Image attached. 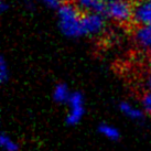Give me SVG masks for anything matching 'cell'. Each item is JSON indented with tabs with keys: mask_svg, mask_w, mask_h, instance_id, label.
<instances>
[{
	"mask_svg": "<svg viewBox=\"0 0 151 151\" xmlns=\"http://www.w3.org/2000/svg\"><path fill=\"white\" fill-rule=\"evenodd\" d=\"M58 25L61 33L68 39L84 37L80 10L74 4H63L56 10Z\"/></svg>",
	"mask_w": 151,
	"mask_h": 151,
	"instance_id": "cell-1",
	"label": "cell"
},
{
	"mask_svg": "<svg viewBox=\"0 0 151 151\" xmlns=\"http://www.w3.org/2000/svg\"><path fill=\"white\" fill-rule=\"evenodd\" d=\"M105 13L111 21L125 24L134 18V6L129 0H110L106 4Z\"/></svg>",
	"mask_w": 151,
	"mask_h": 151,
	"instance_id": "cell-2",
	"label": "cell"
},
{
	"mask_svg": "<svg viewBox=\"0 0 151 151\" xmlns=\"http://www.w3.org/2000/svg\"><path fill=\"white\" fill-rule=\"evenodd\" d=\"M85 104L84 97L80 92L72 93L70 99L67 101V114L65 117V122L68 126L78 125L85 115Z\"/></svg>",
	"mask_w": 151,
	"mask_h": 151,
	"instance_id": "cell-3",
	"label": "cell"
},
{
	"mask_svg": "<svg viewBox=\"0 0 151 151\" xmlns=\"http://www.w3.org/2000/svg\"><path fill=\"white\" fill-rule=\"evenodd\" d=\"M106 18L103 13H85L82 17V28L84 37H97L106 30Z\"/></svg>",
	"mask_w": 151,
	"mask_h": 151,
	"instance_id": "cell-4",
	"label": "cell"
},
{
	"mask_svg": "<svg viewBox=\"0 0 151 151\" xmlns=\"http://www.w3.org/2000/svg\"><path fill=\"white\" fill-rule=\"evenodd\" d=\"M132 20L138 27H151V0H137Z\"/></svg>",
	"mask_w": 151,
	"mask_h": 151,
	"instance_id": "cell-5",
	"label": "cell"
},
{
	"mask_svg": "<svg viewBox=\"0 0 151 151\" xmlns=\"http://www.w3.org/2000/svg\"><path fill=\"white\" fill-rule=\"evenodd\" d=\"M134 39L141 50L151 52V27H138L134 33Z\"/></svg>",
	"mask_w": 151,
	"mask_h": 151,
	"instance_id": "cell-6",
	"label": "cell"
},
{
	"mask_svg": "<svg viewBox=\"0 0 151 151\" xmlns=\"http://www.w3.org/2000/svg\"><path fill=\"white\" fill-rule=\"evenodd\" d=\"M78 10L84 11L85 13L105 12L106 2L103 0H73Z\"/></svg>",
	"mask_w": 151,
	"mask_h": 151,
	"instance_id": "cell-7",
	"label": "cell"
},
{
	"mask_svg": "<svg viewBox=\"0 0 151 151\" xmlns=\"http://www.w3.org/2000/svg\"><path fill=\"white\" fill-rule=\"evenodd\" d=\"M119 110L125 117L134 122H141L145 118V110L129 101H122L119 104Z\"/></svg>",
	"mask_w": 151,
	"mask_h": 151,
	"instance_id": "cell-8",
	"label": "cell"
},
{
	"mask_svg": "<svg viewBox=\"0 0 151 151\" xmlns=\"http://www.w3.org/2000/svg\"><path fill=\"white\" fill-rule=\"evenodd\" d=\"M72 93L70 91V87L64 83H59L53 88L52 92V98L58 104H67V101L71 97Z\"/></svg>",
	"mask_w": 151,
	"mask_h": 151,
	"instance_id": "cell-9",
	"label": "cell"
},
{
	"mask_svg": "<svg viewBox=\"0 0 151 151\" xmlns=\"http://www.w3.org/2000/svg\"><path fill=\"white\" fill-rule=\"evenodd\" d=\"M98 132L104 137V138L108 139L110 141H117L120 138V131L117 127L113 126L110 124L104 122L98 126Z\"/></svg>",
	"mask_w": 151,
	"mask_h": 151,
	"instance_id": "cell-10",
	"label": "cell"
},
{
	"mask_svg": "<svg viewBox=\"0 0 151 151\" xmlns=\"http://www.w3.org/2000/svg\"><path fill=\"white\" fill-rule=\"evenodd\" d=\"M0 146L4 151H19V145L9 134H2L0 136Z\"/></svg>",
	"mask_w": 151,
	"mask_h": 151,
	"instance_id": "cell-11",
	"label": "cell"
},
{
	"mask_svg": "<svg viewBox=\"0 0 151 151\" xmlns=\"http://www.w3.org/2000/svg\"><path fill=\"white\" fill-rule=\"evenodd\" d=\"M10 77V70H9V64L4 56L0 59V82L6 83L9 81Z\"/></svg>",
	"mask_w": 151,
	"mask_h": 151,
	"instance_id": "cell-12",
	"label": "cell"
},
{
	"mask_svg": "<svg viewBox=\"0 0 151 151\" xmlns=\"http://www.w3.org/2000/svg\"><path fill=\"white\" fill-rule=\"evenodd\" d=\"M35 1L43 4L46 8L52 9V10H58L64 4L63 0H35Z\"/></svg>",
	"mask_w": 151,
	"mask_h": 151,
	"instance_id": "cell-13",
	"label": "cell"
},
{
	"mask_svg": "<svg viewBox=\"0 0 151 151\" xmlns=\"http://www.w3.org/2000/svg\"><path fill=\"white\" fill-rule=\"evenodd\" d=\"M141 106L145 113H148L151 115V93L147 92L141 98Z\"/></svg>",
	"mask_w": 151,
	"mask_h": 151,
	"instance_id": "cell-14",
	"label": "cell"
},
{
	"mask_svg": "<svg viewBox=\"0 0 151 151\" xmlns=\"http://www.w3.org/2000/svg\"><path fill=\"white\" fill-rule=\"evenodd\" d=\"M9 8H10V4H9L8 1H6V0H1V1H0V11H1V12L8 11Z\"/></svg>",
	"mask_w": 151,
	"mask_h": 151,
	"instance_id": "cell-15",
	"label": "cell"
},
{
	"mask_svg": "<svg viewBox=\"0 0 151 151\" xmlns=\"http://www.w3.org/2000/svg\"><path fill=\"white\" fill-rule=\"evenodd\" d=\"M145 87L147 88L148 92L151 93V73L146 77V80H145Z\"/></svg>",
	"mask_w": 151,
	"mask_h": 151,
	"instance_id": "cell-16",
	"label": "cell"
},
{
	"mask_svg": "<svg viewBox=\"0 0 151 151\" xmlns=\"http://www.w3.org/2000/svg\"><path fill=\"white\" fill-rule=\"evenodd\" d=\"M148 68H149V71H150V73H151V58L149 59V61H148Z\"/></svg>",
	"mask_w": 151,
	"mask_h": 151,
	"instance_id": "cell-17",
	"label": "cell"
},
{
	"mask_svg": "<svg viewBox=\"0 0 151 151\" xmlns=\"http://www.w3.org/2000/svg\"><path fill=\"white\" fill-rule=\"evenodd\" d=\"M103 1H105L106 4H107V2H108V1H110V0H103Z\"/></svg>",
	"mask_w": 151,
	"mask_h": 151,
	"instance_id": "cell-18",
	"label": "cell"
}]
</instances>
